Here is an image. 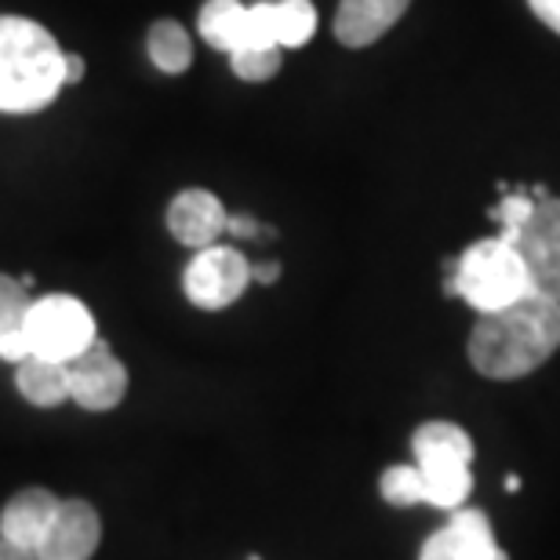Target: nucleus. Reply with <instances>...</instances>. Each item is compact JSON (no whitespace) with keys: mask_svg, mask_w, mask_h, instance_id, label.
I'll return each instance as SVG.
<instances>
[{"mask_svg":"<svg viewBox=\"0 0 560 560\" xmlns=\"http://www.w3.org/2000/svg\"><path fill=\"white\" fill-rule=\"evenodd\" d=\"M466 350L469 364L495 383L532 375L560 350V302L528 291L495 313H480Z\"/></svg>","mask_w":560,"mask_h":560,"instance_id":"f257e3e1","label":"nucleus"},{"mask_svg":"<svg viewBox=\"0 0 560 560\" xmlns=\"http://www.w3.org/2000/svg\"><path fill=\"white\" fill-rule=\"evenodd\" d=\"M59 44L40 22L0 15V109L37 114L66 88Z\"/></svg>","mask_w":560,"mask_h":560,"instance_id":"f03ea898","label":"nucleus"},{"mask_svg":"<svg viewBox=\"0 0 560 560\" xmlns=\"http://www.w3.org/2000/svg\"><path fill=\"white\" fill-rule=\"evenodd\" d=\"M532 291L528 266H524L517 244L488 237L458 255L447 273V295H458L477 313H495Z\"/></svg>","mask_w":560,"mask_h":560,"instance_id":"7ed1b4c3","label":"nucleus"},{"mask_svg":"<svg viewBox=\"0 0 560 560\" xmlns=\"http://www.w3.org/2000/svg\"><path fill=\"white\" fill-rule=\"evenodd\" d=\"M22 328L30 335L33 353L62 364H70L73 357H81L98 339L92 310L73 295H44L30 302Z\"/></svg>","mask_w":560,"mask_h":560,"instance_id":"20e7f679","label":"nucleus"},{"mask_svg":"<svg viewBox=\"0 0 560 560\" xmlns=\"http://www.w3.org/2000/svg\"><path fill=\"white\" fill-rule=\"evenodd\" d=\"M248 284H252V262L237 248H222V244L200 248L183 273L186 299L197 310H226L248 291Z\"/></svg>","mask_w":560,"mask_h":560,"instance_id":"39448f33","label":"nucleus"},{"mask_svg":"<svg viewBox=\"0 0 560 560\" xmlns=\"http://www.w3.org/2000/svg\"><path fill=\"white\" fill-rule=\"evenodd\" d=\"M517 252L528 266L532 291L560 302V197L535 200L528 226L517 237Z\"/></svg>","mask_w":560,"mask_h":560,"instance_id":"423d86ee","label":"nucleus"},{"mask_svg":"<svg viewBox=\"0 0 560 560\" xmlns=\"http://www.w3.org/2000/svg\"><path fill=\"white\" fill-rule=\"evenodd\" d=\"M66 368H70V400L84 411H109L128 394V368L103 339H95Z\"/></svg>","mask_w":560,"mask_h":560,"instance_id":"0eeeda50","label":"nucleus"},{"mask_svg":"<svg viewBox=\"0 0 560 560\" xmlns=\"http://www.w3.org/2000/svg\"><path fill=\"white\" fill-rule=\"evenodd\" d=\"M419 560H506V553L499 550L485 513L458 506L452 521L425 539Z\"/></svg>","mask_w":560,"mask_h":560,"instance_id":"6e6552de","label":"nucleus"},{"mask_svg":"<svg viewBox=\"0 0 560 560\" xmlns=\"http://www.w3.org/2000/svg\"><path fill=\"white\" fill-rule=\"evenodd\" d=\"M103 539V521H98L95 506L84 499L59 502L51 528L44 532L37 546V560H92Z\"/></svg>","mask_w":560,"mask_h":560,"instance_id":"1a4fd4ad","label":"nucleus"},{"mask_svg":"<svg viewBox=\"0 0 560 560\" xmlns=\"http://www.w3.org/2000/svg\"><path fill=\"white\" fill-rule=\"evenodd\" d=\"M226 208L208 189H183L172 205H167V230L186 248H208L226 233Z\"/></svg>","mask_w":560,"mask_h":560,"instance_id":"9d476101","label":"nucleus"},{"mask_svg":"<svg viewBox=\"0 0 560 560\" xmlns=\"http://www.w3.org/2000/svg\"><path fill=\"white\" fill-rule=\"evenodd\" d=\"M411 0H339L335 11V37L346 48H368L383 40L405 19Z\"/></svg>","mask_w":560,"mask_h":560,"instance_id":"9b49d317","label":"nucleus"},{"mask_svg":"<svg viewBox=\"0 0 560 560\" xmlns=\"http://www.w3.org/2000/svg\"><path fill=\"white\" fill-rule=\"evenodd\" d=\"M55 513H59V499H55L48 488H26L8 499L4 513H0V535L37 550L44 532L51 528Z\"/></svg>","mask_w":560,"mask_h":560,"instance_id":"f8f14e48","label":"nucleus"},{"mask_svg":"<svg viewBox=\"0 0 560 560\" xmlns=\"http://www.w3.org/2000/svg\"><path fill=\"white\" fill-rule=\"evenodd\" d=\"M15 386L33 408H59L70 400V368L51 357H26L15 364Z\"/></svg>","mask_w":560,"mask_h":560,"instance_id":"ddd939ff","label":"nucleus"},{"mask_svg":"<svg viewBox=\"0 0 560 560\" xmlns=\"http://www.w3.org/2000/svg\"><path fill=\"white\" fill-rule=\"evenodd\" d=\"M411 452H416L419 466L433 463H469L474 466V436L455 422H422L411 433Z\"/></svg>","mask_w":560,"mask_h":560,"instance_id":"4468645a","label":"nucleus"},{"mask_svg":"<svg viewBox=\"0 0 560 560\" xmlns=\"http://www.w3.org/2000/svg\"><path fill=\"white\" fill-rule=\"evenodd\" d=\"M197 30L211 48L226 55L244 51L248 48V4H241V0H208L200 8Z\"/></svg>","mask_w":560,"mask_h":560,"instance_id":"2eb2a0df","label":"nucleus"},{"mask_svg":"<svg viewBox=\"0 0 560 560\" xmlns=\"http://www.w3.org/2000/svg\"><path fill=\"white\" fill-rule=\"evenodd\" d=\"M419 466V463H416ZM422 469V502L436 510H458L474 491L469 463H433Z\"/></svg>","mask_w":560,"mask_h":560,"instance_id":"dca6fc26","label":"nucleus"},{"mask_svg":"<svg viewBox=\"0 0 560 560\" xmlns=\"http://www.w3.org/2000/svg\"><path fill=\"white\" fill-rule=\"evenodd\" d=\"M145 48H150V59L161 73H186L189 62H194V40H189V33L172 19L153 22L150 37H145Z\"/></svg>","mask_w":560,"mask_h":560,"instance_id":"f3484780","label":"nucleus"},{"mask_svg":"<svg viewBox=\"0 0 560 560\" xmlns=\"http://www.w3.org/2000/svg\"><path fill=\"white\" fill-rule=\"evenodd\" d=\"M270 19L280 48H302L317 33V8L310 0H273Z\"/></svg>","mask_w":560,"mask_h":560,"instance_id":"a211bd4d","label":"nucleus"},{"mask_svg":"<svg viewBox=\"0 0 560 560\" xmlns=\"http://www.w3.org/2000/svg\"><path fill=\"white\" fill-rule=\"evenodd\" d=\"M532 211H535V197L528 194V189H517V194H502L499 205L488 211V219L499 226V237L502 241L517 244L521 230L528 226Z\"/></svg>","mask_w":560,"mask_h":560,"instance_id":"6ab92c4d","label":"nucleus"},{"mask_svg":"<svg viewBox=\"0 0 560 560\" xmlns=\"http://www.w3.org/2000/svg\"><path fill=\"white\" fill-rule=\"evenodd\" d=\"M378 491L389 506H419L422 502V469L419 466H389L383 480H378Z\"/></svg>","mask_w":560,"mask_h":560,"instance_id":"aec40b11","label":"nucleus"},{"mask_svg":"<svg viewBox=\"0 0 560 560\" xmlns=\"http://www.w3.org/2000/svg\"><path fill=\"white\" fill-rule=\"evenodd\" d=\"M230 66L241 81L248 84H266L270 77L280 73V48H244L230 55Z\"/></svg>","mask_w":560,"mask_h":560,"instance_id":"412c9836","label":"nucleus"},{"mask_svg":"<svg viewBox=\"0 0 560 560\" xmlns=\"http://www.w3.org/2000/svg\"><path fill=\"white\" fill-rule=\"evenodd\" d=\"M26 310H30L26 284L8 273H0V335L19 328V324L26 320Z\"/></svg>","mask_w":560,"mask_h":560,"instance_id":"4be33fe9","label":"nucleus"},{"mask_svg":"<svg viewBox=\"0 0 560 560\" xmlns=\"http://www.w3.org/2000/svg\"><path fill=\"white\" fill-rule=\"evenodd\" d=\"M26 357H33V342H30V335L26 328H11L0 335V361H8V364H22Z\"/></svg>","mask_w":560,"mask_h":560,"instance_id":"5701e85b","label":"nucleus"},{"mask_svg":"<svg viewBox=\"0 0 560 560\" xmlns=\"http://www.w3.org/2000/svg\"><path fill=\"white\" fill-rule=\"evenodd\" d=\"M226 233H233V237H248V241H255V237H273L270 226H262V222L252 219V215H230L226 219Z\"/></svg>","mask_w":560,"mask_h":560,"instance_id":"b1692460","label":"nucleus"},{"mask_svg":"<svg viewBox=\"0 0 560 560\" xmlns=\"http://www.w3.org/2000/svg\"><path fill=\"white\" fill-rule=\"evenodd\" d=\"M528 4L535 11V19H539L546 30H553L560 37V0H528Z\"/></svg>","mask_w":560,"mask_h":560,"instance_id":"393cba45","label":"nucleus"},{"mask_svg":"<svg viewBox=\"0 0 560 560\" xmlns=\"http://www.w3.org/2000/svg\"><path fill=\"white\" fill-rule=\"evenodd\" d=\"M0 560H37V550H30V546L11 542L0 535Z\"/></svg>","mask_w":560,"mask_h":560,"instance_id":"a878e982","label":"nucleus"},{"mask_svg":"<svg viewBox=\"0 0 560 560\" xmlns=\"http://www.w3.org/2000/svg\"><path fill=\"white\" fill-rule=\"evenodd\" d=\"M62 73H66V84H81V77H84V59H81V55L66 51L62 55Z\"/></svg>","mask_w":560,"mask_h":560,"instance_id":"bb28decb","label":"nucleus"},{"mask_svg":"<svg viewBox=\"0 0 560 560\" xmlns=\"http://www.w3.org/2000/svg\"><path fill=\"white\" fill-rule=\"evenodd\" d=\"M252 280H255V284H277V280H280V262H255L252 266Z\"/></svg>","mask_w":560,"mask_h":560,"instance_id":"cd10ccee","label":"nucleus"}]
</instances>
